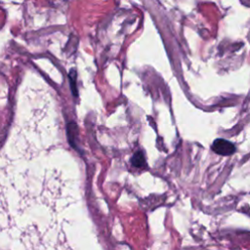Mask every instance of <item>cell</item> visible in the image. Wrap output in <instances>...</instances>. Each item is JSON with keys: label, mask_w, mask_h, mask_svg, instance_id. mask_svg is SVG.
I'll use <instances>...</instances> for the list:
<instances>
[{"label": "cell", "mask_w": 250, "mask_h": 250, "mask_svg": "<svg viewBox=\"0 0 250 250\" xmlns=\"http://www.w3.org/2000/svg\"><path fill=\"white\" fill-rule=\"evenodd\" d=\"M131 162H132V164L135 166V167H143V166H145V164H146V159H145V156H144V154H143V152L142 151H137L134 155H133V157H132V159H131Z\"/></svg>", "instance_id": "2"}, {"label": "cell", "mask_w": 250, "mask_h": 250, "mask_svg": "<svg viewBox=\"0 0 250 250\" xmlns=\"http://www.w3.org/2000/svg\"><path fill=\"white\" fill-rule=\"evenodd\" d=\"M212 149L220 155H230L234 152V145L225 139H216L212 144Z\"/></svg>", "instance_id": "1"}]
</instances>
